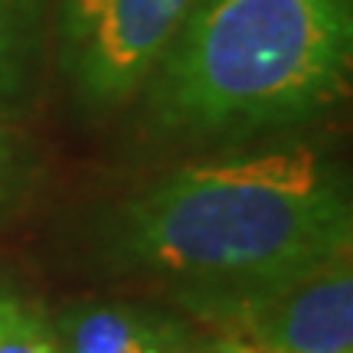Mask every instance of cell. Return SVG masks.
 Masks as SVG:
<instances>
[{
  "instance_id": "obj_1",
  "label": "cell",
  "mask_w": 353,
  "mask_h": 353,
  "mask_svg": "<svg viewBox=\"0 0 353 353\" xmlns=\"http://www.w3.org/2000/svg\"><path fill=\"white\" fill-rule=\"evenodd\" d=\"M343 174L307 144L193 161L114 213L112 252L180 294L262 285L350 252Z\"/></svg>"
},
{
  "instance_id": "obj_2",
  "label": "cell",
  "mask_w": 353,
  "mask_h": 353,
  "mask_svg": "<svg viewBox=\"0 0 353 353\" xmlns=\"http://www.w3.org/2000/svg\"><path fill=\"white\" fill-rule=\"evenodd\" d=\"M353 0H196L154 65L148 118L174 134L242 138L341 101Z\"/></svg>"
},
{
  "instance_id": "obj_3",
  "label": "cell",
  "mask_w": 353,
  "mask_h": 353,
  "mask_svg": "<svg viewBox=\"0 0 353 353\" xmlns=\"http://www.w3.org/2000/svg\"><path fill=\"white\" fill-rule=\"evenodd\" d=\"M226 353H353L350 252L294 275L180 294Z\"/></svg>"
},
{
  "instance_id": "obj_4",
  "label": "cell",
  "mask_w": 353,
  "mask_h": 353,
  "mask_svg": "<svg viewBox=\"0 0 353 353\" xmlns=\"http://www.w3.org/2000/svg\"><path fill=\"white\" fill-rule=\"evenodd\" d=\"M196 0H56L59 63L88 108L138 95Z\"/></svg>"
},
{
  "instance_id": "obj_5",
  "label": "cell",
  "mask_w": 353,
  "mask_h": 353,
  "mask_svg": "<svg viewBox=\"0 0 353 353\" xmlns=\"http://www.w3.org/2000/svg\"><path fill=\"white\" fill-rule=\"evenodd\" d=\"M63 353H213L183 321L128 301L76 304L52 321Z\"/></svg>"
},
{
  "instance_id": "obj_6",
  "label": "cell",
  "mask_w": 353,
  "mask_h": 353,
  "mask_svg": "<svg viewBox=\"0 0 353 353\" xmlns=\"http://www.w3.org/2000/svg\"><path fill=\"white\" fill-rule=\"evenodd\" d=\"M39 0H0V114L26 95L39 52Z\"/></svg>"
},
{
  "instance_id": "obj_7",
  "label": "cell",
  "mask_w": 353,
  "mask_h": 353,
  "mask_svg": "<svg viewBox=\"0 0 353 353\" xmlns=\"http://www.w3.org/2000/svg\"><path fill=\"white\" fill-rule=\"evenodd\" d=\"M0 353H63L52 321L20 294L0 288Z\"/></svg>"
},
{
  "instance_id": "obj_8",
  "label": "cell",
  "mask_w": 353,
  "mask_h": 353,
  "mask_svg": "<svg viewBox=\"0 0 353 353\" xmlns=\"http://www.w3.org/2000/svg\"><path fill=\"white\" fill-rule=\"evenodd\" d=\"M30 176H33L30 148L23 144V138L0 128V213H7L13 203L23 200Z\"/></svg>"
},
{
  "instance_id": "obj_9",
  "label": "cell",
  "mask_w": 353,
  "mask_h": 353,
  "mask_svg": "<svg viewBox=\"0 0 353 353\" xmlns=\"http://www.w3.org/2000/svg\"><path fill=\"white\" fill-rule=\"evenodd\" d=\"M213 353H226V350H219V347H216V350H213Z\"/></svg>"
}]
</instances>
